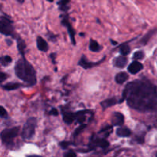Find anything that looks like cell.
<instances>
[{"instance_id": "6da1fadb", "label": "cell", "mask_w": 157, "mask_h": 157, "mask_svg": "<svg viewBox=\"0 0 157 157\" xmlns=\"http://www.w3.org/2000/svg\"><path fill=\"white\" fill-rule=\"evenodd\" d=\"M125 101L130 108L139 112H155L157 109L156 86L145 78L131 81L124 88L120 104Z\"/></svg>"}, {"instance_id": "7a4b0ae2", "label": "cell", "mask_w": 157, "mask_h": 157, "mask_svg": "<svg viewBox=\"0 0 157 157\" xmlns=\"http://www.w3.org/2000/svg\"><path fill=\"white\" fill-rule=\"evenodd\" d=\"M15 75L29 87H32L37 84L36 71L25 58L21 57L17 61L15 65Z\"/></svg>"}, {"instance_id": "3957f363", "label": "cell", "mask_w": 157, "mask_h": 157, "mask_svg": "<svg viewBox=\"0 0 157 157\" xmlns=\"http://www.w3.org/2000/svg\"><path fill=\"white\" fill-rule=\"evenodd\" d=\"M19 132L20 127L6 128L0 133V139L7 148L12 149L14 146V140L18 136Z\"/></svg>"}, {"instance_id": "277c9868", "label": "cell", "mask_w": 157, "mask_h": 157, "mask_svg": "<svg viewBox=\"0 0 157 157\" xmlns=\"http://www.w3.org/2000/svg\"><path fill=\"white\" fill-rule=\"evenodd\" d=\"M37 127V119L35 117H29L26 121L21 130V138L24 140L32 139L35 134Z\"/></svg>"}, {"instance_id": "5b68a950", "label": "cell", "mask_w": 157, "mask_h": 157, "mask_svg": "<svg viewBox=\"0 0 157 157\" xmlns=\"http://www.w3.org/2000/svg\"><path fill=\"white\" fill-rule=\"evenodd\" d=\"M0 33L6 36H12L16 38L15 33V28L13 26V21L9 17L0 16Z\"/></svg>"}, {"instance_id": "8992f818", "label": "cell", "mask_w": 157, "mask_h": 157, "mask_svg": "<svg viewBox=\"0 0 157 157\" xmlns=\"http://www.w3.org/2000/svg\"><path fill=\"white\" fill-rule=\"evenodd\" d=\"M109 147H110V143L108 141L106 140V139H104V138L96 136V135H94L91 136L88 144L90 151L95 150L96 148L106 149Z\"/></svg>"}, {"instance_id": "52a82bcc", "label": "cell", "mask_w": 157, "mask_h": 157, "mask_svg": "<svg viewBox=\"0 0 157 157\" xmlns=\"http://www.w3.org/2000/svg\"><path fill=\"white\" fill-rule=\"evenodd\" d=\"M61 25L64 27L67 28V32H68V35L70 36V39L71 41V43L75 45L76 44V40H75V31L74 29L73 26H72L71 23L69 21V15L67 13H64V15H61Z\"/></svg>"}, {"instance_id": "ba28073f", "label": "cell", "mask_w": 157, "mask_h": 157, "mask_svg": "<svg viewBox=\"0 0 157 157\" xmlns=\"http://www.w3.org/2000/svg\"><path fill=\"white\" fill-rule=\"evenodd\" d=\"M105 58H106V57H104L102 59L100 60V61H98V62H93V61H87V58H86L85 55H83L82 56H81V59H80L79 62H78V65L81 66L82 68L86 69V70H87V69L93 68V67H97V66L100 65L101 63L104 62V60H105Z\"/></svg>"}, {"instance_id": "9c48e42d", "label": "cell", "mask_w": 157, "mask_h": 157, "mask_svg": "<svg viewBox=\"0 0 157 157\" xmlns=\"http://www.w3.org/2000/svg\"><path fill=\"white\" fill-rule=\"evenodd\" d=\"M112 127H122L124 124V116L120 112H114L111 117Z\"/></svg>"}, {"instance_id": "30bf717a", "label": "cell", "mask_w": 157, "mask_h": 157, "mask_svg": "<svg viewBox=\"0 0 157 157\" xmlns=\"http://www.w3.org/2000/svg\"><path fill=\"white\" fill-rule=\"evenodd\" d=\"M143 69H144V65H143L142 63L136 61H133L127 67L128 72L132 75H136L140 71H141Z\"/></svg>"}, {"instance_id": "8fae6325", "label": "cell", "mask_w": 157, "mask_h": 157, "mask_svg": "<svg viewBox=\"0 0 157 157\" xmlns=\"http://www.w3.org/2000/svg\"><path fill=\"white\" fill-rule=\"evenodd\" d=\"M117 104H120V100H118L117 97H112V98H107V99L101 101V106L103 110H105L106 109L113 107V106L116 105Z\"/></svg>"}, {"instance_id": "7c38bea8", "label": "cell", "mask_w": 157, "mask_h": 157, "mask_svg": "<svg viewBox=\"0 0 157 157\" xmlns=\"http://www.w3.org/2000/svg\"><path fill=\"white\" fill-rule=\"evenodd\" d=\"M127 62H128V59L127 57L121 55L113 60V65L117 68H124L127 66Z\"/></svg>"}, {"instance_id": "4fadbf2b", "label": "cell", "mask_w": 157, "mask_h": 157, "mask_svg": "<svg viewBox=\"0 0 157 157\" xmlns=\"http://www.w3.org/2000/svg\"><path fill=\"white\" fill-rule=\"evenodd\" d=\"M62 119L64 124H67V125H71L76 120V114L73 112H63Z\"/></svg>"}, {"instance_id": "5bb4252c", "label": "cell", "mask_w": 157, "mask_h": 157, "mask_svg": "<svg viewBox=\"0 0 157 157\" xmlns=\"http://www.w3.org/2000/svg\"><path fill=\"white\" fill-rule=\"evenodd\" d=\"M37 48L39 51L42 52H47L48 51V44L47 41L41 36L37 37L36 39Z\"/></svg>"}, {"instance_id": "9a60e30c", "label": "cell", "mask_w": 157, "mask_h": 157, "mask_svg": "<svg viewBox=\"0 0 157 157\" xmlns=\"http://www.w3.org/2000/svg\"><path fill=\"white\" fill-rule=\"evenodd\" d=\"M116 134L121 138L130 137L132 135V131L127 127H119L116 130Z\"/></svg>"}, {"instance_id": "2e32d148", "label": "cell", "mask_w": 157, "mask_h": 157, "mask_svg": "<svg viewBox=\"0 0 157 157\" xmlns=\"http://www.w3.org/2000/svg\"><path fill=\"white\" fill-rule=\"evenodd\" d=\"M90 110H80V111L75 112V114H76V120L77 122L80 124H84V123L85 122L86 119H87V113H90Z\"/></svg>"}, {"instance_id": "e0dca14e", "label": "cell", "mask_w": 157, "mask_h": 157, "mask_svg": "<svg viewBox=\"0 0 157 157\" xmlns=\"http://www.w3.org/2000/svg\"><path fill=\"white\" fill-rule=\"evenodd\" d=\"M17 42V48H18V52L21 54V57L25 58V48H26V44L25 42L24 39L21 38L19 36H16L15 38Z\"/></svg>"}, {"instance_id": "ac0fdd59", "label": "cell", "mask_w": 157, "mask_h": 157, "mask_svg": "<svg viewBox=\"0 0 157 157\" xmlns=\"http://www.w3.org/2000/svg\"><path fill=\"white\" fill-rule=\"evenodd\" d=\"M114 79L117 84H123L129 79V75L125 71H121L117 74Z\"/></svg>"}, {"instance_id": "d6986e66", "label": "cell", "mask_w": 157, "mask_h": 157, "mask_svg": "<svg viewBox=\"0 0 157 157\" xmlns=\"http://www.w3.org/2000/svg\"><path fill=\"white\" fill-rule=\"evenodd\" d=\"M70 2L71 0H59L57 2V5L58 6V9L61 12L67 13V11L70 9V6H69Z\"/></svg>"}, {"instance_id": "ffe728a7", "label": "cell", "mask_w": 157, "mask_h": 157, "mask_svg": "<svg viewBox=\"0 0 157 157\" xmlns=\"http://www.w3.org/2000/svg\"><path fill=\"white\" fill-rule=\"evenodd\" d=\"M23 87L22 84H20V83H7V84H4V85H2V87L4 90H7V91H11V90H16V89H18L19 87Z\"/></svg>"}, {"instance_id": "44dd1931", "label": "cell", "mask_w": 157, "mask_h": 157, "mask_svg": "<svg viewBox=\"0 0 157 157\" xmlns=\"http://www.w3.org/2000/svg\"><path fill=\"white\" fill-rule=\"evenodd\" d=\"M102 46L99 44L97 41L94 39H90L89 42V50L93 52H99L102 50Z\"/></svg>"}, {"instance_id": "7402d4cb", "label": "cell", "mask_w": 157, "mask_h": 157, "mask_svg": "<svg viewBox=\"0 0 157 157\" xmlns=\"http://www.w3.org/2000/svg\"><path fill=\"white\" fill-rule=\"evenodd\" d=\"M112 131H113V127H112V126H106L105 127H103V128L101 129V130L98 132V134L102 135L101 137L105 139L106 137L110 136V134L112 133Z\"/></svg>"}, {"instance_id": "603a6c76", "label": "cell", "mask_w": 157, "mask_h": 157, "mask_svg": "<svg viewBox=\"0 0 157 157\" xmlns=\"http://www.w3.org/2000/svg\"><path fill=\"white\" fill-rule=\"evenodd\" d=\"M155 33H156V29H153V30L150 31L148 33L146 34V35L141 38V40L140 41V44H142V45H146V44L149 42L150 38L153 37V35H155Z\"/></svg>"}, {"instance_id": "cb8c5ba5", "label": "cell", "mask_w": 157, "mask_h": 157, "mask_svg": "<svg viewBox=\"0 0 157 157\" xmlns=\"http://www.w3.org/2000/svg\"><path fill=\"white\" fill-rule=\"evenodd\" d=\"M120 48V52L122 55V56H126L127 57L129 54L131 52V48H130V45L127 44V42L124 43V44H121V45L119 46Z\"/></svg>"}, {"instance_id": "d4e9b609", "label": "cell", "mask_w": 157, "mask_h": 157, "mask_svg": "<svg viewBox=\"0 0 157 157\" xmlns=\"http://www.w3.org/2000/svg\"><path fill=\"white\" fill-rule=\"evenodd\" d=\"M12 62V58L9 55H5V56L0 57V64L4 67H7L8 65Z\"/></svg>"}, {"instance_id": "484cf974", "label": "cell", "mask_w": 157, "mask_h": 157, "mask_svg": "<svg viewBox=\"0 0 157 157\" xmlns=\"http://www.w3.org/2000/svg\"><path fill=\"white\" fill-rule=\"evenodd\" d=\"M144 52L143 51H137V52H135L133 55V61H139L140 60H143L144 58Z\"/></svg>"}, {"instance_id": "4316f807", "label": "cell", "mask_w": 157, "mask_h": 157, "mask_svg": "<svg viewBox=\"0 0 157 157\" xmlns=\"http://www.w3.org/2000/svg\"><path fill=\"white\" fill-rule=\"evenodd\" d=\"M87 127V124H81V126H79V127L75 130V132H74V134H73L74 137L75 138L77 137V136H78V135H79L80 133H81V132H82Z\"/></svg>"}, {"instance_id": "83f0119b", "label": "cell", "mask_w": 157, "mask_h": 157, "mask_svg": "<svg viewBox=\"0 0 157 157\" xmlns=\"http://www.w3.org/2000/svg\"><path fill=\"white\" fill-rule=\"evenodd\" d=\"M9 117V114H8V112L2 106H0V118H2V119H6V118Z\"/></svg>"}, {"instance_id": "f1b7e54d", "label": "cell", "mask_w": 157, "mask_h": 157, "mask_svg": "<svg viewBox=\"0 0 157 157\" xmlns=\"http://www.w3.org/2000/svg\"><path fill=\"white\" fill-rule=\"evenodd\" d=\"M71 144H72L71 142H68V141H62V142L60 143L59 145L61 149H63V150H66V149H67Z\"/></svg>"}, {"instance_id": "f546056e", "label": "cell", "mask_w": 157, "mask_h": 157, "mask_svg": "<svg viewBox=\"0 0 157 157\" xmlns=\"http://www.w3.org/2000/svg\"><path fill=\"white\" fill-rule=\"evenodd\" d=\"M47 37L48 38V39L50 40V41H57V38H58V35H55V34L52 33V32H49L47 34Z\"/></svg>"}, {"instance_id": "4dcf8cb0", "label": "cell", "mask_w": 157, "mask_h": 157, "mask_svg": "<svg viewBox=\"0 0 157 157\" xmlns=\"http://www.w3.org/2000/svg\"><path fill=\"white\" fill-rule=\"evenodd\" d=\"M8 77H9V75H8L7 74L5 73V72H2L0 70V84L4 82V81L7 79Z\"/></svg>"}, {"instance_id": "1f68e13d", "label": "cell", "mask_w": 157, "mask_h": 157, "mask_svg": "<svg viewBox=\"0 0 157 157\" xmlns=\"http://www.w3.org/2000/svg\"><path fill=\"white\" fill-rule=\"evenodd\" d=\"M64 157H77V155L75 152L70 150V151H68V152H67V153H64Z\"/></svg>"}, {"instance_id": "d6a6232c", "label": "cell", "mask_w": 157, "mask_h": 157, "mask_svg": "<svg viewBox=\"0 0 157 157\" xmlns=\"http://www.w3.org/2000/svg\"><path fill=\"white\" fill-rule=\"evenodd\" d=\"M49 115H52V116H58L59 114V112L57 110L56 108H52L50 111L48 112Z\"/></svg>"}, {"instance_id": "836d02e7", "label": "cell", "mask_w": 157, "mask_h": 157, "mask_svg": "<svg viewBox=\"0 0 157 157\" xmlns=\"http://www.w3.org/2000/svg\"><path fill=\"white\" fill-rule=\"evenodd\" d=\"M55 57H56V55L55 54H51L50 55V58H52V63H53L54 64H56V62H55Z\"/></svg>"}, {"instance_id": "e575fe53", "label": "cell", "mask_w": 157, "mask_h": 157, "mask_svg": "<svg viewBox=\"0 0 157 157\" xmlns=\"http://www.w3.org/2000/svg\"><path fill=\"white\" fill-rule=\"evenodd\" d=\"M6 43H7V44H8V45H9V46L12 45V40L6 39Z\"/></svg>"}, {"instance_id": "d590c367", "label": "cell", "mask_w": 157, "mask_h": 157, "mask_svg": "<svg viewBox=\"0 0 157 157\" xmlns=\"http://www.w3.org/2000/svg\"><path fill=\"white\" fill-rule=\"evenodd\" d=\"M110 41H111L112 44H114V45H116V44H117V41H113V40H112V39H110Z\"/></svg>"}, {"instance_id": "8d00e7d4", "label": "cell", "mask_w": 157, "mask_h": 157, "mask_svg": "<svg viewBox=\"0 0 157 157\" xmlns=\"http://www.w3.org/2000/svg\"><path fill=\"white\" fill-rule=\"evenodd\" d=\"M27 157H43V156H38V155H31V156H29Z\"/></svg>"}, {"instance_id": "74e56055", "label": "cell", "mask_w": 157, "mask_h": 157, "mask_svg": "<svg viewBox=\"0 0 157 157\" xmlns=\"http://www.w3.org/2000/svg\"><path fill=\"white\" fill-rule=\"evenodd\" d=\"M17 2H18V3H20V4H22V3H24L25 0H16Z\"/></svg>"}, {"instance_id": "f35d334b", "label": "cell", "mask_w": 157, "mask_h": 157, "mask_svg": "<svg viewBox=\"0 0 157 157\" xmlns=\"http://www.w3.org/2000/svg\"><path fill=\"white\" fill-rule=\"evenodd\" d=\"M80 35H81V37H83V36H84V35H85V34H84V33H80Z\"/></svg>"}, {"instance_id": "ab89813d", "label": "cell", "mask_w": 157, "mask_h": 157, "mask_svg": "<svg viewBox=\"0 0 157 157\" xmlns=\"http://www.w3.org/2000/svg\"><path fill=\"white\" fill-rule=\"evenodd\" d=\"M48 2H53L54 1H55V0H47Z\"/></svg>"}]
</instances>
